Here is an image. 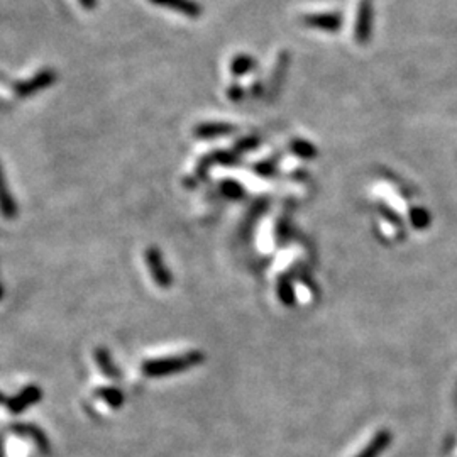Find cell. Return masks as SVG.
<instances>
[{
  "label": "cell",
  "instance_id": "1",
  "mask_svg": "<svg viewBox=\"0 0 457 457\" xmlns=\"http://www.w3.org/2000/svg\"><path fill=\"white\" fill-rule=\"evenodd\" d=\"M56 78H58V75H56V71L52 70V68H43V70H39L36 75L29 76V78L12 83L10 90L14 92V95L26 99V97L38 94V92L50 87V85L56 82Z\"/></svg>",
  "mask_w": 457,
  "mask_h": 457
},
{
  "label": "cell",
  "instance_id": "2",
  "mask_svg": "<svg viewBox=\"0 0 457 457\" xmlns=\"http://www.w3.org/2000/svg\"><path fill=\"white\" fill-rule=\"evenodd\" d=\"M151 3H155L157 7H163V9H168V10H173L176 12V14H181V15H187V17H192V19H197L200 17L202 12V6L195 0H149Z\"/></svg>",
  "mask_w": 457,
  "mask_h": 457
},
{
  "label": "cell",
  "instance_id": "3",
  "mask_svg": "<svg viewBox=\"0 0 457 457\" xmlns=\"http://www.w3.org/2000/svg\"><path fill=\"white\" fill-rule=\"evenodd\" d=\"M390 442H391L390 432L388 430L378 432V434L373 437V440H371V442L363 449L361 454H359L358 457H379L383 452L386 451V447L390 446Z\"/></svg>",
  "mask_w": 457,
  "mask_h": 457
},
{
  "label": "cell",
  "instance_id": "4",
  "mask_svg": "<svg viewBox=\"0 0 457 457\" xmlns=\"http://www.w3.org/2000/svg\"><path fill=\"white\" fill-rule=\"evenodd\" d=\"M253 68H254V59L251 58V56H246V55L236 56V58L232 59V63H230V71L237 76L244 75V73L251 71Z\"/></svg>",
  "mask_w": 457,
  "mask_h": 457
},
{
  "label": "cell",
  "instance_id": "5",
  "mask_svg": "<svg viewBox=\"0 0 457 457\" xmlns=\"http://www.w3.org/2000/svg\"><path fill=\"white\" fill-rule=\"evenodd\" d=\"M229 131H230L229 125H224V124H205V125H200L197 132L200 136H213V134H225V132H229Z\"/></svg>",
  "mask_w": 457,
  "mask_h": 457
},
{
  "label": "cell",
  "instance_id": "6",
  "mask_svg": "<svg viewBox=\"0 0 457 457\" xmlns=\"http://www.w3.org/2000/svg\"><path fill=\"white\" fill-rule=\"evenodd\" d=\"M78 2H80V6H82L83 10L92 12V10H95V7H97V3H99V0H78Z\"/></svg>",
  "mask_w": 457,
  "mask_h": 457
}]
</instances>
